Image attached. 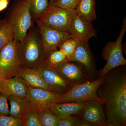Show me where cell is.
<instances>
[{"label": "cell", "mask_w": 126, "mask_h": 126, "mask_svg": "<svg viewBox=\"0 0 126 126\" xmlns=\"http://www.w3.org/2000/svg\"><path fill=\"white\" fill-rule=\"evenodd\" d=\"M19 76L30 87L40 88L52 92L37 69L21 67Z\"/></svg>", "instance_id": "e0dca14e"}, {"label": "cell", "mask_w": 126, "mask_h": 126, "mask_svg": "<svg viewBox=\"0 0 126 126\" xmlns=\"http://www.w3.org/2000/svg\"><path fill=\"white\" fill-rule=\"evenodd\" d=\"M9 0H0V12L5 9L9 5Z\"/></svg>", "instance_id": "f546056e"}, {"label": "cell", "mask_w": 126, "mask_h": 126, "mask_svg": "<svg viewBox=\"0 0 126 126\" xmlns=\"http://www.w3.org/2000/svg\"><path fill=\"white\" fill-rule=\"evenodd\" d=\"M104 79L105 76H104L92 81L74 85L69 91L60 96L57 103L96 100L102 104L101 99L97 94V91Z\"/></svg>", "instance_id": "5b68a950"}, {"label": "cell", "mask_w": 126, "mask_h": 126, "mask_svg": "<svg viewBox=\"0 0 126 126\" xmlns=\"http://www.w3.org/2000/svg\"><path fill=\"white\" fill-rule=\"evenodd\" d=\"M85 102H69L52 104L48 108L59 119H65L72 115L81 116Z\"/></svg>", "instance_id": "2e32d148"}, {"label": "cell", "mask_w": 126, "mask_h": 126, "mask_svg": "<svg viewBox=\"0 0 126 126\" xmlns=\"http://www.w3.org/2000/svg\"><path fill=\"white\" fill-rule=\"evenodd\" d=\"M23 121L24 126H41L38 112L32 109L27 113Z\"/></svg>", "instance_id": "484cf974"}, {"label": "cell", "mask_w": 126, "mask_h": 126, "mask_svg": "<svg viewBox=\"0 0 126 126\" xmlns=\"http://www.w3.org/2000/svg\"><path fill=\"white\" fill-rule=\"evenodd\" d=\"M79 0H56L53 4L69 10H74Z\"/></svg>", "instance_id": "83f0119b"}, {"label": "cell", "mask_w": 126, "mask_h": 126, "mask_svg": "<svg viewBox=\"0 0 126 126\" xmlns=\"http://www.w3.org/2000/svg\"><path fill=\"white\" fill-rule=\"evenodd\" d=\"M24 121L10 116L0 115V126H24Z\"/></svg>", "instance_id": "4316f807"}, {"label": "cell", "mask_w": 126, "mask_h": 126, "mask_svg": "<svg viewBox=\"0 0 126 126\" xmlns=\"http://www.w3.org/2000/svg\"><path fill=\"white\" fill-rule=\"evenodd\" d=\"M126 31L125 18L121 32L115 42L107 44L102 52L103 58L107 63L104 67L98 73L97 79L104 77L112 69L119 66L125 65L126 60L123 54L122 41Z\"/></svg>", "instance_id": "8992f818"}, {"label": "cell", "mask_w": 126, "mask_h": 126, "mask_svg": "<svg viewBox=\"0 0 126 126\" xmlns=\"http://www.w3.org/2000/svg\"><path fill=\"white\" fill-rule=\"evenodd\" d=\"M52 68L63 78L73 85L93 80L83 67L76 62L68 61Z\"/></svg>", "instance_id": "9c48e42d"}, {"label": "cell", "mask_w": 126, "mask_h": 126, "mask_svg": "<svg viewBox=\"0 0 126 126\" xmlns=\"http://www.w3.org/2000/svg\"><path fill=\"white\" fill-rule=\"evenodd\" d=\"M69 33L70 37L77 41H88L96 36V30L92 22L75 13L73 16Z\"/></svg>", "instance_id": "4fadbf2b"}, {"label": "cell", "mask_w": 126, "mask_h": 126, "mask_svg": "<svg viewBox=\"0 0 126 126\" xmlns=\"http://www.w3.org/2000/svg\"><path fill=\"white\" fill-rule=\"evenodd\" d=\"M44 60L48 65L54 67L68 61V59L58 48L53 49L46 56Z\"/></svg>", "instance_id": "44dd1931"}, {"label": "cell", "mask_w": 126, "mask_h": 126, "mask_svg": "<svg viewBox=\"0 0 126 126\" xmlns=\"http://www.w3.org/2000/svg\"><path fill=\"white\" fill-rule=\"evenodd\" d=\"M29 86L19 76L4 79L0 93L27 98Z\"/></svg>", "instance_id": "9a60e30c"}, {"label": "cell", "mask_w": 126, "mask_h": 126, "mask_svg": "<svg viewBox=\"0 0 126 126\" xmlns=\"http://www.w3.org/2000/svg\"><path fill=\"white\" fill-rule=\"evenodd\" d=\"M77 47L68 61L78 63L84 68L88 76L93 80L97 79L96 66L88 41H77Z\"/></svg>", "instance_id": "30bf717a"}, {"label": "cell", "mask_w": 126, "mask_h": 126, "mask_svg": "<svg viewBox=\"0 0 126 126\" xmlns=\"http://www.w3.org/2000/svg\"><path fill=\"white\" fill-rule=\"evenodd\" d=\"M15 34L10 25L6 20L0 27V51L7 44L14 40Z\"/></svg>", "instance_id": "7402d4cb"}, {"label": "cell", "mask_w": 126, "mask_h": 126, "mask_svg": "<svg viewBox=\"0 0 126 126\" xmlns=\"http://www.w3.org/2000/svg\"><path fill=\"white\" fill-rule=\"evenodd\" d=\"M5 20L14 30V40H23L34 23L26 0H15L7 11Z\"/></svg>", "instance_id": "3957f363"}, {"label": "cell", "mask_w": 126, "mask_h": 126, "mask_svg": "<svg viewBox=\"0 0 126 126\" xmlns=\"http://www.w3.org/2000/svg\"><path fill=\"white\" fill-rule=\"evenodd\" d=\"M10 0V1L11 0Z\"/></svg>", "instance_id": "836d02e7"}, {"label": "cell", "mask_w": 126, "mask_h": 126, "mask_svg": "<svg viewBox=\"0 0 126 126\" xmlns=\"http://www.w3.org/2000/svg\"><path fill=\"white\" fill-rule=\"evenodd\" d=\"M80 117L93 126H107L104 108L101 103L96 100L85 102Z\"/></svg>", "instance_id": "5bb4252c"}, {"label": "cell", "mask_w": 126, "mask_h": 126, "mask_svg": "<svg viewBox=\"0 0 126 126\" xmlns=\"http://www.w3.org/2000/svg\"><path fill=\"white\" fill-rule=\"evenodd\" d=\"M2 23V21H1V20H0V27L1 26V24Z\"/></svg>", "instance_id": "d6a6232c"}, {"label": "cell", "mask_w": 126, "mask_h": 126, "mask_svg": "<svg viewBox=\"0 0 126 126\" xmlns=\"http://www.w3.org/2000/svg\"><path fill=\"white\" fill-rule=\"evenodd\" d=\"M34 23L23 40L19 42L18 54L21 67L36 69L44 59L41 35Z\"/></svg>", "instance_id": "7a4b0ae2"}, {"label": "cell", "mask_w": 126, "mask_h": 126, "mask_svg": "<svg viewBox=\"0 0 126 126\" xmlns=\"http://www.w3.org/2000/svg\"><path fill=\"white\" fill-rule=\"evenodd\" d=\"M58 126H93L92 124L84 121L81 118L73 115L65 119H59Z\"/></svg>", "instance_id": "d4e9b609"}, {"label": "cell", "mask_w": 126, "mask_h": 126, "mask_svg": "<svg viewBox=\"0 0 126 126\" xmlns=\"http://www.w3.org/2000/svg\"><path fill=\"white\" fill-rule=\"evenodd\" d=\"M36 24L42 38L44 49V58L50 51L58 48L64 41L71 38L70 34L67 32Z\"/></svg>", "instance_id": "7c38bea8"}, {"label": "cell", "mask_w": 126, "mask_h": 126, "mask_svg": "<svg viewBox=\"0 0 126 126\" xmlns=\"http://www.w3.org/2000/svg\"><path fill=\"white\" fill-rule=\"evenodd\" d=\"M38 113L41 126H58L60 119L49 108L42 109Z\"/></svg>", "instance_id": "603a6c76"}, {"label": "cell", "mask_w": 126, "mask_h": 126, "mask_svg": "<svg viewBox=\"0 0 126 126\" xmlns=\"http://www.w3.org/2000/svg\"><path fill=\"white\" fill-rule=\"evenodd\" d=\"M75 9L69 10L49 4L44 13L35 20L37 24L69 33Z\"/></svg>", "instance_id": "277c9868"}, {"label": "cell", "mask_w": 126, "mask_h": 126, "mask_svg": "<svg viewBox=\"0 0 126 126\" xmlns=\"http://www.w3.org/2000/svg\"><path fill=\"white\" fill-rule=\"evenodd\" d=\"M77 45V40L70 38L64 41L59 46L58 48L67 57L69 60L74 53Z\"/></svg>", "instance_id": "cb8c5ba5"}, {"label": "cell", "mask_w": 126, "mask_h": 126, "mask_svg": "<svg viewBox=\"0 0 126 126\" xmlns=\"http://www.w3.org/2000/svg\"><path fill=\"white\" fill-rule=\"evenodd\" d=\"M0 94V115H10V109L8 106L9 96L3 94Z\"/></svg>", "instance_id": "f1b7e54d"}, {"label": "cell", "mask_w": 126, "mask_h": 126, "mask_svg": "<svg viewBox=\"0 0 126 126\" xmlns=\"http://www.w3.org/2000/svg\"><path fill=\"white\" fill-rule=\"evenodd\" d=\"M95 0H79L75 9V13L90 22L96 19Z\"/></svg>", "instance_id": "d6986e66"}, {"label": "cell", "mask_w": 126, "mask_h": 126, "mask_svg": "<svg viewBox=\"0 0 126 126\" xmlns=\"http://www.w3.org/2000/svg\"><path fill=\"white\" fill-rule=\"evenodd\" d=\"M29 6L33 23L38 16L46 10L49 5L48 0H26Z\"/></svg>", "instance_id": "ffe728a7"}, {"label": "cell", "mask_w": 126, "mask_h": 126, "mask_svg": "<svg viewBox=\"0 0 126 126\" xmlns=\"http://www.w3.org/2000/svg\"><path fill=\"white\" fill-rule=\"evenodd\" d=\"M19 41L13 40L0 51V76L4 79L19 75L21 67L18 57Z\"/></svg>", "instance_id": "52a82bcc"}, {"label": "cell", "mask_w": 126, "mask_h": 126, "mask_svg": "<svg viewBox=\"0 0 126 126\" xmlns=\"http://www.w3.org/2000/svg\"><path fill=\"white\" fill-rule=\"evenodd\" d=\"M4 79L0 76V93L1 89V86H2V82Z\"/></svg>", "instance_id": "4dcf8cb0"}, {"label": "cell", "mask_w": 126, "mask_h": 126, "mask_svg": "<svg viewBox=\"0 0 126 126\" xmlns=\"http://www.w3.org/2000/svg\"><path fill=\"white\" fill-rule=\"evenodd\" d=\"M56 0H50L49 4H52Z\"/></svg>", "instance_id": "1f68e13d"}, {"label": "cell", "mask_w": 126, "mask_h": 126, "mask_svg": "<svg viewBox=\"0 0 126 126\" xmlns=\"http://www.w3.org/2000/svg\"><path fill=\"white\" fill-rule=\"evenodd\" d=\"M8 100L10 105V116L24 120L32 109L29 100L27 98L13 96H9Z\"/></svg>", "instance_id": "ac0fdd59"}, {"label": "cell", "mask_w": 126, "mask_h": 126, "mask_svg": "<svg viewBox=\"0 0 126 126\" xmlns=\"http://www.w3.org/2000/svg\"><path fill=\"white\" fill-rule=\"evenodd\" d=\"M36 69L53 92L62 95L69 91L74 86L63 78L44 60Z\"/></svg>", "instance_id": "ba28073f"}, {"label": "cell", "mask_w": 126, "mask_h": 126, "mask_svg": "<svg viewBox=\"0 0 126 126\" xmlns=\"http://www.w3.org/2000/svg\"><path fill=\"white\" fill-rule=\"evenodd\" d=\"M60 95L43 89L29 86L27 99L30 102L32 109L39 112L52 104L57 103Z\"/></svg>", "instance_id": "8fae6325"}, {"label": "cell", "mask_w": 126, "mask_h": 126, "mask_svg": "<svg viewBox=\"0 0 126 126\" xmlns=\"http://www.w3.org/2000/svg\"><path fill=\"white\" fill-rule=\"evenodd\" d=\"M122 66L108 72L97 91L107 126H126V72Z\"/></svg>", "instance_id": "6da1fadb"}]
</instances>
